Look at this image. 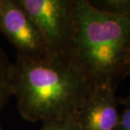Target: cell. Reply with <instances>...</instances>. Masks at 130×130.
Wrapping results in <instances>:
<instances>
[{
	"label": "cell",
	"instance_id": "cell-1",
	"mask_svg": "<svg viewBox=\"0 0 130 130\" xmlns=\"http://www.w3.org/2000/svg\"><path fill=\"white\" fill-rule=\"evenodd\" d=\"M95 85L69 56L18 58L12 66V95L25 120H57L79 111Z\"/></svg>",
	"mask_w": 130,
	"mask_h": 130
},
{
	"label": "cell",
	"instance_id": "cell-2",
	"mask_svg": "<svg viewBox=\"0 0 130 130\" xmlns=\"http://www.w3.org/2000/svg\"><path fill=\"white\" fill-rule=\"evenodd\" d=\"M76 30L69 57L95 85L117 86L130 63V16L74 0Z\"/></svg>",
	"mask_w": 130,
	"mask_h": 130
},
{
	"label": "cell",
	"instance_id": "cell-3",
	"mask_svg": "<svg viewBox=\"0 0 130 130\" xmlns=\"http://www.w3.org/2000/svg\"><path fill=\"white\" fill-rule=\"evenodd\" d=\"M42 36L46 54L69 56L76 19L74 0H17Z\"/></svg>",
	"mask_w": 130,
	"mask_h": 130
},
{
	"label": "cell",
	"instance_id": "cell-4",
	"mask_svg": "<svg viewBox=\"0 0 130 130\" xmlns=\"http://www.w3.org/2000/svg\"><path fill=\"white\" fill-rule=\"evenodd\" d=\"M0 31L15 47L18 58H40L46 55L40 30L17 0H0Z\"/></svg>",
	"mask_w": 130,
	"mask_h": 130
},
{
	"label": "cell",
	"instance_id": "cell-5",
	"mask_svg": "<svg viewBox=\"0 0 130 130\" xmlns=\"http://www.w3.org/2000/svg\"><path fill=\"white\" fill-rule=\"evenodd\" d=\"M116 86L95 85L79 111L80 130H118L120 111Z\"/></svg>",
	"mask_w": 130,
	"mask_h": 130
},
{
	"label": "cell",
	"instance_id": "cell-6",
	"mask_svg": "<svg viewBox=\"0 0 130 130\" xmlns=\"http://www.w3.org/2000/svg\"><path fill=\"white\" fill-rule=\"evenodd\" d=\"M12 66L4 52L0 50V115L12 96Z\"/></svg>",
	"mask_w": 130,
	"mask_h": 130
},
{
	"label": "cell",
	"instance_id": "cell-7",
	"mask_svg": "<svg viewBox=\"0 0 130 130\" xmlns=\"http://www.w3.org/2000/svg\"><path fill=\"white\" fill-rule=\"evenodd\" d=\"M90 2L95 7L104 11L130 16V0H97Z\"/></svg>",
	"mask_w": 130,
	"mask_h": 130
},
{
	"label": "cell",
	"instance_id": "cell-8",
	"mask_svg": "<svg viewBox=\"0 0 130 130\" xmlns=\"http://www.w3.org/2000/svg\"><path fill=\"white\" fill-rule=\"evenodd\" d=\"M79 112L68 118L44 122L40 130H80Z\"/></svg>",
	"mask_w": 130,
	"mask_h": 130
},
{
	"label": "cell",
	"instance_id": "cell-9",
	"mask_svg": "<svg viewBox=\"0 0 130 130\" xmlns=\"http://www.w3.org/2000/svg\"><path fill=\"white\" fill-rule=\"evenodd\" d=\"M118 104L122 106L119 115L118 130H130V95L123 99H118Z\"/></svg>",
	"mask_w": 130,
	"mask_h": 130
},
{
	"label": "cell",
	"instance_id": "cell-10",
	"mask_svg": "<svg viewBox=\"0 0 130 130\" xmlns=\"http://www.w3.org/2000/svg\"><path fill=\"white\" fill-rule=\"evenodd\" d=\"M130 75V63H129V66H128V73H127V76Z\"/></svg>",
	"mask_w": 130,
	"mask_h": 130
},
{
	"label": "cell",
	"instance_id": "cell-11",
	"mask_svg": "<svg viewBox=\"0 0 130 130\" xmlns=\"http://www.w3.org/2000/svg\"><path fill=\"white\" fill-rule=\"evenodd\" d=\"M0 130H4V129H3V128H1V127H0Z\"/></svg>",
	"mask_w": 130,
	"mask_h": 130
}]
</instances>
